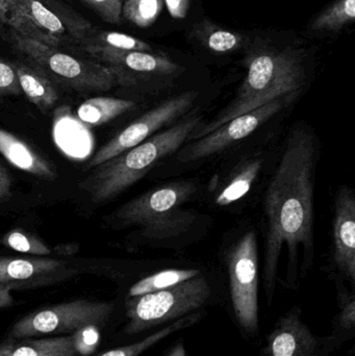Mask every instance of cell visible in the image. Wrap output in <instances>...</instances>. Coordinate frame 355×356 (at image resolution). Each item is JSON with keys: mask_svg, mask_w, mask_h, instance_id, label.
I'll return each mask as SVG.
<instances>
[{"mask_svg": "<svg viewBox=\"0 0 355 356\" xmlns=\"http://www.w3.org/2000/svg\"><path fill=\"white\" fill-rule=\"evenodd\" d=\"M318 146L312 133L297 127L286 142L283 156L265 196L267 219L264 284L269 305L274 298L279 259L289 251L287 286L297 289L300 247L304 251L300 274L304 278L314 261V191Z\"/></svg>", "mask_w": 355, "mask_h": 356, "instance_id": "1", "label": "cell"}, {"mask_svg": "<svg viewBox=\"0 0 355 356\" xmlns=\"http://www.w3.org/2000/svg\"><path fill=\"white\" fill-rule=\"evenodd\" d=\"M245 65L247 73L235 98L210 122L200 123L190 135L189 142L273 100L297 95L306 83L304 56L297 50L260 48L246 56Z\"/></svg>", "mask_w": 355, "mask_h": 356, "instance_id": "2", "label": "cell"}, {"mask_svg": "<svg viewBox=\"0 0 355 356\" xmlns=\"http://www.w3.org/2000/svg\"><path fill=\"white\" fill-rule=\"evenodd\" d=\"M200 123L201 117L192 113L166 131L98 165L92 175L79 184V188L89 194L95 204L116 198L145 177L160 161L179 152L189 142L190 135Z\"/></svg>", "mask_w": 355, "mask_h": 356, "instance_id": "3", "label": "cell"}, {"mask_svg": "<svg viewBox=\"0 0 355 356\" xmlns=\"http://www.w3.org/2000/svg\"><path fill=\"white\" fill-rule=\"evenodd\" d=\"M196 186L176 181L148 191L119 207L112 220L125 226H138L145 238L167 240L190 229L196 219L183 205L195 194Z\"/></svg>", "mask_w": 355, "mask_h": 356, "instance_id": "4", "label": "cell"}, {"mask_svg": "<svg viewBox=\"0 0 355 356\" xmlns=\"http://www.w3.org/2000/svg\"><path fill=\"white\" fill-rule=\"evenodd\" d=\"M10 41L27 58V64L43 73L54 85L77 92H106L118 85L114 71L106 65L64 54L13 29Z\"/></svg>", "mask_w": 355, "mask_h": 356, "instance_id": "5", "label": "cell"}, {"mask_svg": "<svg viewBox=\"0 0 355 356\" xmlns=\"http://www.w3.org/2000/svg\"><path fill=\"white\" fill-rule=\"evenodd\" d=\"M212 298V286L202 273L166 290L126 298L124 332L133 336L171 323L200 311Z\"/></svg>", "mask_w": 355, "mask_h": 356, "instance_id": "6", "label": "cell"}, {"mask_svg": "<svg viewBox=\"0 0 355 356\" xmlns=\"http://www.w3.org/2000/svg\"><path fill=\"white\" fill-rule=\"evenodd\" d=\"M115 312L113 302L76 299L27 314L13 325L8 339L71 334L88 325H106Z\"/></svg>", "mask_w": 355, "mask_h": 356, "instance_id": "7", "label": "cell"}, {"mask_svg": "<svg viewBox=\"0 0 355 356\" xmlns=\"http://www.w3.org/2000/svg\"><path fill=\"white\" fill-rule=\"evenodd\" d=\"M233 316L248 337L258 332V252L256 232H248L226 259Z\"/></svg>", "mask_w": 355, "mask_h": 356, "instance_id": "8", "label": "cell"}, {"mask_svg": "<svg viewBox=\"0 0 355 356\" xmlns=\"http://www.w3.org/2000/svg\"><path fill=\"white\" fill-rule=\"evenodd\" d=\"M197 97V92L188 91L160 102L100 148L88 163L87 168H95L98 165L143 143L156 135V131L189 112Z\"/></svg>", "mask_w": 355, "mask_h": 356, "instance_id": "9", "label": "cell"}, {"mask_svg": "<svg viewBox=\"0 0 355 356\" xmlns=\"http://www.w3.org/2000/svg\"><path fill=\"white\" fill-rule=\"evenodd\" d=\"M295 97L296 95H291L279 98L227 121L204 137L183 145L177 152L176 160L181 163L198 162L218 154L221 150L226 149L233 144L245 139L258 127L268 122L288 104H291Z\"/></svg>", "mask_w": 355, "mask_h": 356, "instance_id": "10", "label": "cell"}, {"mask_svg": "<svg viewBox=\"0 0 355 356\" xmlns=\"http://www.w3.org/2000/svg\"><path fill=\"white\" fill-rule=\"evenodd\" d=\"M96 62L113 69L118 85L139 87L141 83L162 81L181 72V67L162 54L151 51H125L94 45H79Z\"/></svg>", "mask_w": 355, "mask_h": 356, "instance_id": "11", "label": "cell"}, {"mask_svg": "<svg viewBox=\"0 0 355 356\" xmlns=\"http://www.w3.org/2000/svg\"><path fill=\"white\" fill-rule=\"evenodd\" d=\"M341 347L329 334L318 337L302 321V309L293 307L277 319L261 356H331Z\"/></svg>", "mask_w": 355, "mask_h": 356, "instance_id": "12", "label": "cell"}, {"mask_svg": "<svg viewBox=\"0 0 355 356\" xmlns=\"http://www.w3.org/2000/svg\"><path fill=\"white\" fill-rule=\"evenodd\" d=\"M67 263L45 257H0V284L35 288L70 276Z\"/></svg>", "mask_w": 355, "mask_h": 356, "instance_id": "13", "label": "cell"}, {"mask_svg": "<svg viewBox=\"0 0 355 356\" xmlns=\"http://www.w3.org/2000/svg\"><path fill=\"white\" fill-rule=\"evenodd\" d=\"M333 263L340 276L355 282V197L343 188L338 193L333 217Z\"/></svg>", "mask_w": 355, "mask_h": 356, "instance_id": "14", "label": "cell"}, {"mask_svg": "<svg viewBox=\"0 0 355 356\" xmlns=\"http://www.w3.org/2000/svg\"><path fill=\"white\" fill-rule=\"evenodd\" d=\"M15 1L41 31L56 40L60 45L62 43H76L79 45L94 29L91 24L77 26L68 22L38 0Z\"/></svg>", "mask_w": 355, "mask_h": 356, "instance_id": "15", "label": "cell"}, {"mask_svg": "<svg viewBox=\"0 0 355 356\" xmlns=\"http://www.w3.org/2000/svg\"><path fill=\"white\" fill-rule=\"evenodd\" d=\"M0 154L13 166L29 175L54 179L56 177L53 167L35 150L16 136L0 129Z\"/></svg>", "mask_w": 355, "mask_h": 356, "instance_id": "16", "label": "cell"}, {"mask_svg": "<svg viewBox=\"0 0 355 356\" xmlns=\"http://www.w3.org/2000/svg\"><path fill=\"white\" fill-rule=\"evenodd\" d=\"M10 64L16 72L22 93L42 113L46 114L49 112L58 100L56 85L43 73L27 63L10 62Z\"/></svg>", "mask_w": 355, "mask_h": 356, "instance_id": "17", "label": "cell"}, {"mask_svg": "<svg viewBox=\"0 0 355 356\" xmlns=\"http://www.w3.org/2000/svg\"><path fill=\"white\" fill-rule=\"evenodd\" d=\"M0 356H76L72 337L19 339L0 343Z\"/></svg>", "mask_w": 355, "mask_h": 356, "instance_id": "18", "label": "cell"}, {"mask_svg": "<svg viewBox=\"0 0 355 356\" xmlns=\"http://www.w3.org/2000/svg\"><path fill=\"white\" fill-rule=\"evenodd\" d=\"M135 102L114 97H94L85 100L77 110V117L89 127H100L135 108Z\"/></svg>", "mask_w": 355, "mask_h": 356, "instance_id": "19", "label": "cell"}, {"mask_svg": "<svg viewBox=\"0 0 355 356\" xmlns=\"http://www.w3.org/2000/svg\"><path fill=\"white\" fill-rule=\"evenodd\" d=\"M199 322V314H189L185 317L179 318V319L167 324L160 330H156V332L146 337L143 340H140L139 342L112 349V350L106 351V353L96 356H139L147 351L148 349L152 348L154 345L162 342L164 339L168 338L171 334H176V332L187 330V328L193 327Z\"/></svg>", "mask_w": 355, "mask_h": 356, "instance_id": "20", "label": "cell"}, {"mask_svg": "<svg viewBox=\"0 0 355 356\" xmlns=\"http://www.w3.org/2000/svg\"><path fill=\"white\" fill-rule=\"evenodd\" d=\"M0 24L12 27L13 31L29 39L58 48V42L39 29L15 0H0Z\"/></svg>", "mask_w": 355, "mask_h": 356, "instance_id": "21", "label": "cell"}, {"mask_svg": "<svg viewBox=\"0 0 355 356\" xmlns=\"http://www.w3.org/2000/svg\"><path fill=\"white\" fill-rule=\"evenodd\" d=\"M337 284L338 313L333 318L331 336L340 347L355 337V295L348 291L341 280H336Z\"/></svg>", "mask_w": 355, "mask_h": 356, "instance_id": "22", "label": "cell"}, {"mask_svg": "<svg viewBox=\"0 0 355 356\" xmlns=\"http://www.w3.org/2000/svg\"><path fill=\"white\" fill-rule=\"evenodd\" d=\"M201 271L198 269H167L152 275L146 276L133 284L127 293V298L142 296L149 293L166 290L176 284H183L200 275Z\"/></svg>", "mask_w": 355, "mask_h": 356, "instance_id": "23", "label": "cell"}, {"mask_svg": "<svg viewBox=\"0 0 355 356\" xmlns=\"http://www.w3.org/2000/svg\"><path fill=\"white\" fill-rule=\"evenodd\" d=\"M262 167L263 161L261 159H254L244 165L241 171L238 172L231 182L219 193L215 203L219 207H226L243 198L254 186Z\"/></svg>", "mask_w": 355, "mask_h": 356, "instance_id": "24", "label": "cell"}, {"mask_svg": "<svg viewBox=\"0 0 355 356\" xmlns=\"http://www.w3.org/2000/svg\"><path fill=\"white\" fill-rule=\"evenodd\" d=\"M196 33L200 42L217 54L236 51L244 43L243 35L235 31L221 29L208 21L199 23Z\"/></svg>", "mask_w": 355, "mask_h": 356, "instance_id": "25", "label": "cell"}, {"mask_svg": "<svg viewBox=\"0 0 355 356\" xmlns=\"http://www.w3.org/2000/svg\"><path fill=\"white\" fill-rule=\"evenodd\" d=\"M355 19V0H337L311 24L316 31H338Z\"/></svg>", "mask_w": 355, "mask_h": 356, "instance_id": "26", "label": "cell"}, {"mask_svg": "<svg viewBox=\"0 0 355 356\" xmlns=\"http://www.w3.org/2000/svg\"><path fill=\"white\" fill-rule=\"evenodd\" d=\"M94 45L125 51H152L151 46L143 40L117 31H91L79 45Z\"/></svg>", "mask_w": 355, "mask_h": 356, "instance_id": "27", "label": "cell"}, {"mask_svg": "<svg viewBox=\"0 0 355 356\" xmlns=\"http://www.w3.org/2000/svg\"><path fill=\"white\" fill-rule=\"evenodd\" d=\"M164 8V0H125L122 17L142 29L151 26Z\"/></svg>", "mask_w": 355, "mask_h": 356, "instance_id": "28", "label": "cell"}, {"mask_svg": "<svg viewBox=\"0 0 355 356\" xmlns=\"http://www.w3.org/2000/svg\"><path fill=\"white\" fill-rule=\"evenodd\" d=\"M1 244L17 252L33 257H47L52 252L51 249L41 238L21 229H13L6 232L1 238Z\"/></svg>", "mask_w": 355, "mask_h": 356, "instance_id": "29", "label": "cell"}, {"mask_svg": "<svg viewBox=\"0 0 355 356\" xmlns=\"http://www.w3.org/2000/svg\"><path fill=\"white\" fill-rule=\"evenodd\" d=\"M73 348L76 355L90 356L99 346L100 327L97 325H88L71 334Z\"/></svg>", "mask_w": 355, "mask_h": 356, "instance_id": "30", "label": "cell"}, {"mask_svg": "<svg viewBox=\"0 0 355 356\" xmlns=\"http://www.w3.org/2000/svg\"><path fill=\"white\" fill-rule=\"evenodd\" d=\"M93 8L102 20L110 24H120L125 0H81Z\"/></svg>", "mask_w": 355, "mask_h": 356, "instance_id": "31", "label": "cell"}, {"mask_svg": "<svg viewBox=\"0 0 355 356\" xmlns=\"http://www.w3.org/2000/svg\"><path fill=\"white\" fill-rule=\"evenodd\" d=\"M20 94L22 91L12 64L0 58V99Z\"/></svg>", "mask_w": 355, "mask_h": 356, "instance_id": "32", "label": "cell"}, {"mask_svg": "<svg viewBox=\"0 0 355 356\" xmlns=\"http://www.w3.org/2000/svg\"><path fill=\"white\" fill-rule=\"evenodd\" d=\"M168 8L169 14L175 19H183L187 17L190 10L191 0H164Z\"/></svg>", "mask_w": 355, "mask_h": 356, "instance_id": "33", "label": "cell"}, {"mask_svg": "<svg viewBox=\"0 0 355 356\" xmlns=\"http://www.w3.org/2000/svg\"><path fill=\"white\" fill-rule=\"evenodd\" d=\"M10 191H12V177L0 164V201L8 199L10 196Z\"/></svg>", "mask_w": 355, "mask_h": 356, "instance_id": "34", "label": "cell"}, {"mask_svg": "<svg viewBox=\"0 0 355 356\" xmlns=\"http://www.w3.org/2000/svg\"><path fill=\"white\" fill-rule=\"evenodd\" d=\"M17 290L10 284H0V309H6L14 305L15 299L12 291Z\"/></svg>", "mask_w": 355, "mask_h": 356, "instance_id": "35", "label": "cell"}, {"mask_svg": "<svg viewBox=\"0 0 355 356\" xmlns=\"http://www.w3.org/2000/svg\"><path fill=\"white\" fill-rule=\"evenodd\" d=\"M38 1L42 2L44 6H47V8H49L50 10H53L56 14H58V16L62 17V18H64L65 20L72 23V24L79 25V26H87L88 24H90L89 22L83 20V19H81V20H75V19L69 18V17H67L66 15L63 14V13L60 12V10H58L56 6H54V2H52L51 0H38Z\"/></svg>", "mask_w": 355, "mask_h": 356, "instance_id": "36", "label": "cell"}, {"mask_svg": "<svg viewBox=\"0 0 355 356\" xmlns=\"http://www.w3.org/2000/svg\"><path fill=\"white\" fill-rule=\"evenodd\" d=\"M166 356H187V351H185V343L183 340L179 342L175 343L170 349Z\"/></svg>", "mask_w": 355, "mask_h": 356, "instance_id": "37", "label": "cell"}, {"mask_svg": "<svg viewBox=\"0 0 355 356\" xmlns=\"http://www.w3.org/2000/svg\"><path fill=\"white\" fill-rule=\"evenodd\" d=\"M0 244H1V238H0Z\"/></svg>", "mask_w": 355, "mask_h": 356, "instance_id": "38", "label": "cell"}]
</instances>
